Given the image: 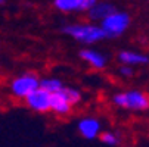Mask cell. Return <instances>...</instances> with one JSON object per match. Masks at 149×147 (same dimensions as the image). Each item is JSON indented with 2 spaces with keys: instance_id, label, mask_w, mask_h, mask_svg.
<instances>
[{
  "instance_id": "1",
  "label": "cell",
  "mask_w": 149,
  "mask_h": 147,
  "mask_svg": "<svg viewBox=\"0 0 149 147\" xmlns=\"http://www.w3.org/2000/svg\"><path fill=\"white\" fill-rule=\"evenodd\" d=\"M109 101L114 108L132 113L149 112V93L142 88H123L111 94Z\"/></svg>"
},
{
  "instance_id": "2",
  "label": "cell",
  "mask_w": 149,
  "mask_h": 147,
  "mask_svg": "<svg viewBox=\"0 0 149 147\" xmlns=\"http://www.w3.org/2000/svg\"><path fill=\"white\" fill-rule=\"evenodd\" d=\"M62 32L75 40L77 43H81L84 46H93L105 38L102 30L99 25L93 22H78V24H68L62 27Z\"/></svg>"
},
{
  "instance_id": "3",
  "label": "cell",
  "mask_w": 149,
  "mask_h": 147,
  "mask_svg": "<svg viewBox=\"0 0 149 147\" xmlns=\"http://www.w3.org/2000/svg\"><path fill=\"white\" fill-rule=\"evenodd\" d=\"M40 87V75L33 71H25L15 75L9 82V93L16 100H24L30 93Z\"/></svg>"
},
{
  "instance_id": "4",
  "label": "cell",
  "mask_w": 149,
  "mask_h": 147,
  "mask_svg": "<svg viewBox=\"0 0 149 147\" xmlns=\"http://www.w3.org/2000/svg\"><path fill=\"white\" fill-rule=\"evenodd\" d=\"M130 22H132V18L127 12L115 10L112 15L105 18L99 27H100L105 38H118L129 30Z\"/></svg>"
},
{
  "instance_id": "5",
  "label": "cell",
  "mask_w": 149,
  "mask_h": 147,
  "mask_svg": "<svg viewBox=\"0 0 149 147\" xmlns=\"http://www.w3.org/2000/svg\"><path fill=\"white\" fill-rule=\"evenodd\" d=\"M103 131V124L97 116L87 115L78 119L77 122V133L84 140H96Z\"/></svg>"
},
{
  "instance_id": "6",
  "label": "cell",
  "mask_w": 149,
  "mask_h": 147,
  "mask_svg": "<svg viewBox=\"0 0 149 147\" xmlns=\"http://www.w3.org/2000/svg\"><path fill=\"white\" fill-rule=\"evenodd\" d=\"M78 56L93 71L100 72V71H105L108 68V56L100 50H96L93 47H84L80 50Z\"/></svg>"
},
{
  "instance_id": "7",
  "label": "cell",
  "mask_w": 149,
  "mask_h": 147,
  "mask_svg": "<svg viewBox=\"0 0 149 147\" xmlns=\"http://www.w3.org/2000/svg\"><path fill=\"white\" fill-rule=\"evenodd\" d=\"M25 106L36 112V113H49L50 109V94L46 93L45 90H41L40 87L37 90H34L33 93H30L25 99H24Z\"/></svg>"
},
{
  "instance_id": "8",
  "label": "cell",
  "mask_w": 149,
  "mask_h": 147,
  "mask_svg": "<svg viewBox=\"0 0 149 147\" xmlns=\"http://www.w3.org/2000/svg\"><path fill=\"white\" fill-rule=\"evenodd\" d=\"M117 60L120 65L124 66H130V68H143L146 65H149V55L143 53V52H137V50H120L117 55Z\"/></svg>"
},
{
  "instance_id": "9",
  "label": "cell",
  "mask_w": 149,
  "mask_h": 147,
  "mask_svg": "<svg viewBox=\"0 0 149 147\" xmlns=\"http://www.w3.org/2000/svg\"><path fill=\"white\" fill-rule=\"evenodd\" d=\"M72 109H74L72 104L68 101L62 90L55 94H50V109H49L50 113H53L58 118H67L72 113Z\"/></svg>"
},
{
  "instance_id": "10",
  "label": "cell",
  "mask_w": 149,
  "mask_h": 147,
  "mask_svg": "<svg viewBox=\"0 0 149 147\" xmlns=\"http://www.w3.org/2000/svg\"><path fill=\"white\" fill-rule=\"evenodd\" d=\"M96 3L97 0H53V6L65 13L89 12V9H92Z\"/></svg>"
},
{
  "instance_id": "11",
  "label": "cell",
  "mask_w": 149,
  "mask_h": 147,
  "mask_svg": "<svg viewBox=\"0 0 149 147\" xmlns=\"http://www.w3.org/2000/svg\"><path fill=\"white\" fill-rule=\"evenodd\" d=\"M115 10H117V8H115L112 3H108V2H97L92 9H89L87 15H89V19L95 24V22H102L105 18H108L109 15H112Z\"/></svg>"
},
{
  "instance_id": "12",
  "label": "cell",
  "mask_w": 149,
  "mask_h": 147,
  "mask_svg": "<svg viewBox=\"0 0 149 147\" xmlns=\"http://www.w3.org/2000/svg\"><path fill=\"white\" fill-rule=\"evenodd\" d=\"M63 87H65V84L58 77H52V75L40 77V88L45 90L49 94H55V93L61 91Z\"/></svg>"
},
{
  "instance_id": "13",
  "label": "cell",
  "mask_w": 149,
  "mask_h": 147,
  "mask_svg": "<svg viewBox=\"0 0 149 147\" xmlns=\"http://www.w3.org/2000/svg\"><path fill=\"white\" fill-rule=\"evenodd\" d=\"M62 91L67 96L68 101L72 104V108H75V106H78V104L83 103V91L80 88L72 87V86H65L62 88Z\"/></svg>"
},
{
  "instance_id": "14",
  "label": "cell",
  "mask_w": 149,
  "mask_h": 147,
  "mask_svg": "<svg viewBox=\"0 0 149 147\" xmlns=\"http://www.w3.org/2000/svg\"><path fill=\"white\" fill-rule=\"evenodd\" d=\"M100 141L109 147H117L121 144V134L115 130H108V131H102V134L99 135Z\"/></svg>"
},
{
  "instance_id": "15",
  "label": "cell",
  "mask_w": 149,
  "mask_h": 147,
  "mask_svg": "<svg viewBox=\"0 0 149 147\" xmlns=\"http://www.w3.org/2000/svg\"><path fill=\"white\" fill-rule=\"evenodd\" d=\"M117 72H118L120 78H123V79H132V78L136 75V69H134V68L124 66V65H120Z\"/></svg>"
},
{
  "instance_id": "16",
  "label": "cell",
  "mask_w": 149,
  "mask_h": 147,
  "mask_svg": "<svg viewBox=\"0 0 149 147\" xmlns=\"http://www.w3.org/2000/svg\"><path fill=\"white\" fill-rule=\"evenodd\" d=\"M5 2H6V0H0V6H2V5H5Z\"/></svg>"
},
{
  "instance_id": "17",
  "label": "cell",
  "mask_w": 149,
  "mask_h": 147,
  "mask_svg": "<svg viewBox=\"0 0 149 147\" xmlns=\"http://www.w3.org/2000/svg\"><path fill=\"white\" fill-rule=\"evenodd\" d=\"M124 147H133V146H124Z\"/></svg>"
}]
</instances>
